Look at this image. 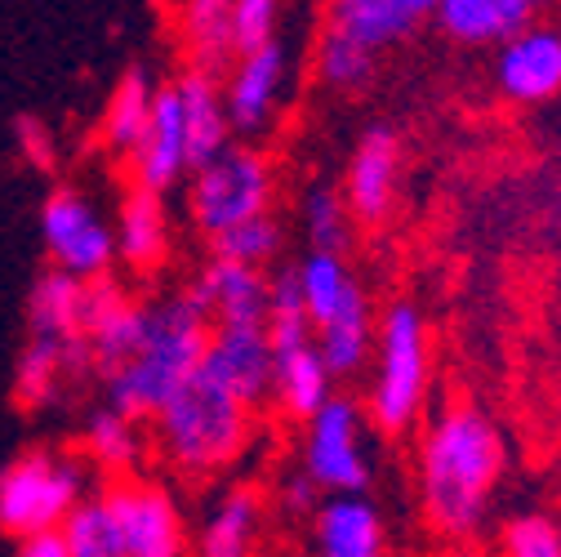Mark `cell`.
Listing matches in <instances>:
<instances>
[{"instance_id": "cell-34", "label": "cell", "mask_w": 561, "mask_h": 557, "mask_svg": "<svg viewBox=\"0 0 561 557\" xmlns=\"http://www.w3.org/2000/svg\"><path fill=\"white\" fill-rule=\"evenodd\" d=\"M209 246H215V259H224V263L263 268L280 250V224L272 215H263V219H250L241 228H228L219 237H209Z\"/></svg>"}, {"instance_id": "cell-28", "label": "cell", "mask_w": 561, "mask_h": 557, "mask_svg": "<svg viewBox=\"0 0 561 557\" xmlns=\"http://www.w3.org/2000/svg\"><path fill=\"white\" fill-rule=\"evenodd\" d=\"M148 321H152V308L125 299L121 308H112V312L85 334L90 362H94V371H99L103 379L116 375L125 362H134V353H138V348H144V339H148Z\"/></svg>"}, {"instance_id": "cell-33", "label": "cell", "mask_w": 561, "mask_h": 557, "mask_svg": "<svg viewBox=\"0 0 561 557\" xmlns=\"http://www.w3.org/2000/svg\"><path fill=\"white\" fill-rule=\"evenodd\" d=\"M304 232L317 254H339L353 232V211L334 187H312L304 196Z\"/></svg>"}, {"instance_id": "cell-31", "label": "cell", "mask_w": 561, "mask_h": 557, "mask_svg": "<svg viewBox=\"0 0 561 557\" xmlns=\"http://www.w3.org/2000/svg\"><path fill=\"white\" fill-rule=\"evenodd\" d=\"M58 531H62L67 553H72V557H125V548H121V526H116V518H112L103 491L90 496L85 504H77L72 518H67Z\"/></svg>"}, {"instance_id": "cell-37", "label": "cell", "mask_w": 561, "mask_h": 557, "mask_svg": "<svg viewBox=\"0 0 561 557\" xmlns=\"http://www.w3.org/2000/svg\"><path fill=\"white\" fill-rule=\"evenodd\" d=\"M14 134H19V152H23L36 170H54V161H58L54 134H49L36 116H19V121H14Z\"/></svg>"}, {"instance_id": "cell-36", "label": "cell", "mask_w": 561, "mask_h": 557, "mask_svg": "<svg viewBox=\"0 0 561 557\" xmlns=\"http://www.w3.org/2000/svg\"><path fill=\"white\" fill-rule=\"evenodd\" d=\"M504 557H561V526L543 513H522L504 526Z\"/></svg>"}, {"instance_id": "cell-7", "label": "cell", "mask_w": 561, "mask_h": 557, "mask_svg": "<svg viewBox=\"0 0 561 557\" xmlns=\"http://www.w3.org/2000/svg\"><path fill=\"white\" fill-rule=\"evenodd\" d=\"M304 473L317 491L362 496L370 486V455L362 442V406L353 397H334L304 424Z\"/></svg>"}, {"instance_id": "cell-9", "label": "cell", "mask_w": 561, "mask_h": 557, "mask_svg": "<svg viewBox=\"0 0 561 557\" xmlns=\"http://www.w3.org/2000/svg\"><path fill=\"white\" fill-rule=\"evenodd\" d=\"M103 500L121 526L125 557H183L187 553L183 513L161 481H148V477L107 481Z\"/></svg>"}, {"instance_id": "cell-30", "label": "cell", "mask_w": 561, "mask_h": 557, "mask_svg": "<svg viewBox=\"0 0 561 557\" xmlns=\"http://www.w3.org/2000/svg\"><path fill=\"white\" fill-rule=\"evenodd\" d=\"M317 348L330 366V375H357L366 366V357L375 353V326H370V308L366 299H357L353 308H343L330 326L317 330Z\"/></svg>"}, {"instance_id": "cell-6", "label": "cell", "mask_w": 561, "mask_h": 557, "mask_svg": "<svg viewBox=\"0 0 561 557\" xmlns=\"http://www.w3.org/2000/svg\"><path fill=\"white\" fill-rule=\"evenodd\" d=\"M267 205H272V170L254 148H228L187 183V211L205 237L263 219Z\"/></svg>"}, {"instance_id": "cell-23", "label": "cell", "mask_w": 561, "mask_h": 557, "mask_svg": "<svg viewBox=\"0 0 561 557\" xmlns=\"http://www.w3.org/2000/svg\"><path fill=\"white\" fill-rule=\"evenodd\" d=\"M179 41L192 72L215 77L224 62H237L232 49V0H187L179 5Z\"/></svg>"}, {"instance_id": "cell-15", "label": "cell", "mask_w": 561, "mask_h": 557, "mask_svg": "<svg viewBox=\"0 0 561 557\" xmlns=\"http://www.w3.org/2000/svg\"><path fill=\"white\" fill-rule=\"evenodd\" d=\"M397 174H401V152H397V134L388 125H370L362 134V144L347 166V211L362 224H383L397 196Z\"/></svg>"}, {"instance_id": "cell-12", "label": "cell", "mask_w": 561, "mask_h": 557, "mask_svg": "<svg viewBox=\"0 0 561 557\" xmlns=\"http://www.w3.org/2000/svg\"><path fill=\"white\" fill-rule=\"evenodd\" d=\"M286 77H290V49L272 41L267 49L259 54H245L232 62V72L224 81V107H228V121L232 129L241 134H259L276 103H280V90H286Z\"/></svg>"}, {"instance_id": "cell-27", "label": "cell", "mask_w": 561, "mask_h": 557, "mask_svg": "<svg viewBox=\"0 0 561 557\" xmlns=\"http://www.w3.org/2000/svg\"><path fill=\"white\" fill-rule=\"evenodd\" d=\"M81 455L90 468L107 473L112 481H125L134 477V468L144 464V433H138L134 420L116 414L112 406L94 410L90 424H85V437H81Z\"/></svg>"}, {"instance_id": "cell-3", "label": "cell", "mask_w": 561, "mask_h": 557, "mask_svg": "<svg viewBox=\"0 0 561 557\" xmlns=\"http://www.w3.org/2000/svg\"><path fill=\"white\" fill-rule=\"evenodd\" d=\"M161 455L192 477L219 473L250 446V406L237 401L205 366L165 401V410L152 420Z\"/></svg>"}, {"instance_id": "cell-13", "label": "cell", "mask_w": 561, "mask_h": 557, "mask_svg": "<svg viewBox=\"0 0 561 557\" xmlns=\"http://www.w3.org/2000/svg\"><path fill=\"white\" fill-rule=\"evenodd\" d=\"M495 81L513 103H548L561 94V32L526 27L495 58Z\"/></svg>"}, {"instance_id": "cell-18", "label": "cell", "mask_w": 561, "mask_h": 557, "mask_svg": "<svg viewBox=\"0 0 561 557\" xmlns=\"http://www.w3.org/2000/svg\"><path fill=\"white\" fill-rule=\"evenodd\" d=\"M433 23L459 45H508L526 27H535L530 0H442L433 5Z\"/></svg>"}, {"instance_id": "cell-35", "label": "cell", "mask_w": 561, "mask_h": 557, "mask_svg": "<svg viewBox=\"0 0 561 557\" xmlns=\"http://www.w3.org/2000/svg\"><path fill=\"white\" fill-rule=\"evenodd\" d=\"M276 23H280V10L272 0H232V49H237V58L267 49L276 41Z\"/></svg>"}, {"instance_id": "cell-19", "label": "cell", "mask_w": 561, "mask_h": 557, "mask_svg": "<svg viewBox=\"0 0 561 557\" xmlns=\"http://www.w3.org/2000/svg\"><path fill=\"white\" fill-rule=\"evenodd\" d=\"M81 371H94L85 339H72V343L32 339L23 353H19V366H14V401L27 406V410L49 406L58 397L62 379L67 375H81Z\"/></svg>"}, {"instance_id": "cell-26", "label": "cell", "mask_w": 561, "mask_h": 557, "mask_svg": "<svg viewBox=\"0 0 561 557\" xmlns=\"http://www.w3.org/2000/svg\"><path fill=\"white\" fill-rule=\"evenodd\" d=\"M295 272H299V295H304V308H308L312 330L330 326L343 308H353L357 299H366L362 286H357V276L347 272V263H343L339 254H317V250H308V259H304Z\"/></svg>"}, {"instance_id": "cell-25", "label": "cell", "mask_w": 561, "mask_h": 557, "mask_svg": "<svg viewBox=\"0 0 561 557\" xmlns=\"http://www.w3.org/2000/svg\"><path fill=\"white\" fill-rule=\"evenodd\" d=\"M81 299H85V282H77V276H67L58 268L36 276V286L27 295L32 339H58V343L81 339Z\"/></svg>"}, {"instance_id": "cell-40", "label": "cell", "mask_w": 561, "mask_h": 557, "mask_svg": "<svg viewBox=\"0 0 561 557\" xmlns=\"http://www.w3.org/2000/svg\"><path fill=\"white\" fill-rule=\"evenodd\" d=\"M557 224H561V179H557Z\"/></svg>"}, {"instance_id": "cell-14", "label": "cell", "mask_w": 561, "mask_h": 557, "mask_svg": "<svg viewBox=\"0 0 561 557\" xmlns=\"http://www.w3.org/2000/svg\"><path fill=\"white\" fill-rule=\"evenodd\" d=\"M134 166V187L144 192H170L187 170V129H183V107H179V94H174V81L157 90V107H152V121H148V134L144 144L134 148L129 157Z\"/></svg>"}, {"instance_id": "cell-4", "label": "cell", "mask_w": 561, "mask_h": 557, "mask_svg": "<svg viewBox=\"0 0 561 557\" xmlns=\"http://www.w3.org/2000/svg\"><path fill=\"white\" fill-rule=\"evenodd\" d=\"M90 464L85 455H54L27 451L0 473V531L10 539H27L41 531H58L77 504L90 496Z\"/></svg>"}, {"instance_id": "cell-8", "label": "cell", "mask_w": 561, "mask_h": 557, "mask_svg": "<svg viewBox=\"0 0 561 557\" xmlns=\"http://www.w3.org/2000/svg\"><path fill=\"white\" fill-rule=\"evenodd\" d=\"M41 237L58 272L77 282H99L116 259V237L103 224V215L77 187H54L41 205Z\"/></svg>"}, {"instance_id": "cell-29", "label": "cell", "mask_w": 561, "mask_h": 557, "mask_svg": "<svg viewBox=\"0 0 561 557\" xmlns=\"http://www.w3.org/2000/svg\"><path fill=\"white\" fill-rule=\"evenodd\" d=\"M254 535H259V496L237 486V491H228L215 504V513L205 518L201 557H250Z\"/></svg>"}, {"instance_id": "cell-21", "label": "cell", "mask_w": 561, "mask_h": 557, "mask_svg": "<svg viewBox=\"0 0 561 557\" xmlns=\"http://www.w3.org/2000/svg\"><path fill=\"white\" fill-rule=\"evenodd\" d=\"M321 557H383V522L366 496H334L317 509Z\"/></svg>"}, {"instance_id": "cell-20", "label": "cell", "mask_w": 561, "mask_h": 557, "mask_svg": "<svg viewBox=\"0 0 561 557\" xmlns=\"http://www.w3.org/2000/svg\"><path fill=\"white\" fill-rule=\"evenodd\" d=\"M112 237H116V259H125L134 272L161 268V259L170 254V219H165L161 196L144 192V187H129L121 196Z\"/></svg>"}, {"instance_id": "cell-10", "label": "cell", "mask_w": 561, "mask_h": 557, "mask_svg": "<svg viewBox=\"0 0 561 557\" xmlns=\"http://www.w3.org/2000/svg\"><path fill=\"white\" fill-rule=\"evenodd\" d=\"M192 308H201L215 330H241V326H263L272 308V276L263 268H241L209 259L205 272L183 291Z\"/></svg>"}, {"instance_id": "cell-32", "label": "cell", "mask_w": 561, "mask_h": 557, "mask_svg": "<svg viewBox=\"0 0 561 557\" xmlns=\"http://www.w3.org/2000/svg\"><path fill=\"white\" fill-rule=\"evenodd\" d=\"M312 62H317V77L334 90H362L375 77V54L366 45H357L353 36L334 32V27L321 32V41L312 49Z\"/></svg>"}, {"instance_id": "cell-22", "label": "cell", "mask_w": 561, "mask_h": 557, "mask_svg": "<svg viewBox=\"0 0 561 557\" xmlns=\"http://www.w3.org/2000/svg\"><path fill=\"white\" fill-rule=\"evenodd\" d=\"M276 357V384H272V397L280 401V410L290 420H312L321 406L334 401V375L321 357L317 339L304 343V348H290V353H272Z\"/></svg>"}, {"instance_id": "cell-16", "label": "cell", "mask_w": 561, "mask_h": 557, "mask_svg": "<svg viewBox=\"0 0 561 557\" xmlns=\"http://www.w3.org/2000/svg\"><path fill=\"white\" fill-rule=\"evenodd\" d=\"M428 19H433L428 0H334L325 14V27L353 36L357 45L379 54V49L414 36Z\"/></svg>"}, {"instance_id": "cell-38", "label": "cell", "mask_w": 561, "mask_h": 557, "mask_svg": "<svg viewBox=\"0 0 561 557\" xmlns=\"http://www.w3.org/2000/svg\"><path fill=\"white\" fill-rule=\"evenodd\" d=\"M317 496H321V491L312 486V477H308L304 468L280 481V500H286V509H290V513H312V509H321V504H317Z\"/></svg>"}, {"instance_id": "cell-1", "label": "cell", "mask_w": 561, "mask_h": 557, "mask_svg": "<svg viewBox=\"0 0 561 557\" xmlns=\"http://www.w3.org/2000/svg\"><path fill=\"white\" fill-rule=\"evenodd\" d=\"M504 433L477 406H446L424 433L419 477H424V509L437 531L468 535L485 500L504 473Z\"/></svg>"}, {"instance_id": "cell-24", "label": "cell", "mask_w": 561, "mask_h": 557, "mask_svg": "<svg viewBox=\"0 0 561 557\" xmlns=\"http://www.w3.org/2000/svg\"><path fill=\"white\" fill-rule=\"evenodd\" d=\"M157 90L152 77L144 67H129V72L116 81L107 107H103V144L121 157H134V148L144 144L148 134V121H152V107H157Z\"/></svg>"}, {"instance_id": "cell-11", "label": "cell", "mask_w": 561, "mask_h": 557, "mask_svg": "<svg viewBox=\"0 0 561 557\" xmlns=\"http://www.w3.org/2000/svg\"><path fill=\"white\" fill-rule=\"evenodd\" d=\"M205 375H215L237 401L250 410L272 397L276 384V357L263 326H241V330H215L205 353Z\"/></svg>"}, {"instance_id": "cell-5", "label": "cell", "mask_w": 561, "mask_h": 557, "mask_svg": "<svg viewBox=\"0 0 561 557\" xmlns=\"http://www.w3.org/2000/svg\"><path fill=\"white\" fill-rule=\"evenodd\" d=\"M428 397V326L414 304H392L379 326L375 379H370V424L379 433H405Z\"/></svg>"}, {"instance_id": "cell-17", "label": "cell", "mask_w": 561, "mask_h": 557, "mask_svg": "<svg viewBox=\"0 0 561 557\" xmlns=\"http://www.w3.org/2000/svg\"><path fill=\"white\" fill-rule=\"evenodd\" d=\"M179 107H183V129H187V161L192 174L205 170L209 161H219L232 148V121L224 107V86L205 72H187L174 81Z\"/></svg>"}, {"instance_id": "cell-39", "label": "cell", "mask_w": 561, "mask_h": 557, "mask_svg": "<svg viewBox=\"0 0 561 557\" xmlns=\"http://www.w3.org/2000/svg\"><path fill=\"white\" fill-rule=\"evenodd\" d=\"M14 557H72V553H67L62 531H41V535L14 539Z\"/></svg>"}, {"instance_id": "cell-2", "label": "cell", "mask_w": 561, "mask_h": 557, "mask_svg": "<svg viewBox=\"0 0 561 557\" xmlns=\"http://www.w3.org/2000/svg\"><path fill=\"white\" fill-rule=\"evenodd\" d=\"M209 334H215L209 317L201 308H192L183 295L170 304H157L152 321H148V339L134 353V362H125L116 375L103 379L107 406L134 424L157 420L165 401L205 366Z\"/></svg>"}]
</instances>
